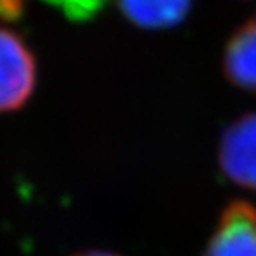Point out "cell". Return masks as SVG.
I'll return each mask as SVG.
<instances>
[{
  "label": "cell",
  "mask_w": 256,
  "mask_h": 256,
  "mask_svg": "<svg viewBox=\"0 0 256 256\" xmlns=\"http://www.w3.org/2000/svg\"><path fill=\"white\" fill-rule=\"evenodd\" d=\"M128 20L140 28H171L182 24L192 0H116Z\"/></svg>",
  "instance_id": "5"
},
{
  "label": "cell",
  "mask_w": 256,
  "mask_h": 256,
  "mask_svg": "<svg viewBox=\"0 0 256 256\" xmlns=\"http://www.w3.org/2000/svg\"><path fill=\"white\" fill-rule=\"evenodd\" d=\"M203 256H256V206L232 201L220 214Z\"/></svg>",
  "instance_id": "3"
},
{
  "label": "cell",
  "mask_w": 256,
  "mask_h": 256,
  "mask_svg": "<svg viewBox=\"0 0 256 256\" xmlns=\"http://www.w3.org/2000/svg\"><path fill=\"white\" fill-rule=\"evenodd\" d=\"M219 166L228 180L256 192V112L238 118L224 130Z\"/></svg>",
  "instance_id": "2"
},
{
  "label": "cell",
  "mask_w": 256,
  "mask_h": 256,
  "mask_svg": "<svg viewBox=\"0 0 256 256\" xmlns=\"http://www.w3.org/2000/svg\"><path fill=\"white\" fill-rule=\"evenodd\" d=\"M75 256H118L114 252H107V251H86V252H80V254Z\"/></svg>",
  "instance_id": "6"
},
{
  "label": "cell",
  "mask_w": 256,
  "mask_h": 256,
  "mask_svg": "<svg viewBox=\"0 0 256 256\" xmlns=\"http://www.w3.org/2000/svg\"><path fill=\"white\" fill-rule=\"evenodd\" d=\"M36 86V62L14 32L0 27V112L20 108Z\"/></svg>",
  "instance_id": "1"
},
{
  "label": "cell",
  "mask_w": 256,
  "mask_h": 256,
  "mask_svg": "<svg viewBox=\"0 0 256 256\" xmlns=\"http://www.w3.org/2000/svg\"><path fill=\"white\" fill-rule=\"evenodd\" d=\"M222 64L224 75L233 86L256 92V14L233 32Z\"/></svg>",
  "instance_id": "4"
}]
</instances>
